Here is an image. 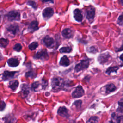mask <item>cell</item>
<instances>
[{"mask_svg":"<svg viewBox=\"0 0 123 123\" xmlns=\"http://www.w3.org/2000/svg\"><path fill=\"white\" fill-rule=\"evenodd\" d=\"M51 86L53 91H59L64 88V81L60 77H54L51 80Z\"/></svg>","mask_w":123,"mask_h":123,"instance_id":"6da1fadb","label":"cell"},{"mask_svg":"<svg viewBox=\"0 0 123 123\" xmlns=\"http://www.w3.org/2000/svg\"><path fill=\"white\" fill-rule=\"evenodd\" d=\"M89 64V61L88 59L83 60L80 63L77 64L75 67V71L78 72L88 68Z\"/></svg>","mask_w":123,"mask_h":123,"instance_id":"7a4b0ae2","label":"cell"},{"mask_svg":"<svg viewBox=\"0 0 123 123\" xmlns=\"http://www.w3.org/2000/svg\"><path fill=\"white\" fill-rule=\"evenodd\" d=\"M6 16L9 21H18L20 19V13L16 11H12L9 12Z\"/></svg>","mask_w":123,"mask_h":123,"instance_id":"3957f363","label":"cell"},{"mask_svg":"<svg viewBox=\"0 0 123 123\" xmlns=\"http://www.w3.org/2000/svg\"><path fill=\"white\" fill-rule=\"evenodd\" d=\"M35 59H40L42 60H47L49 59V56L45 49H43L37 51L34 56Z\"/></svg>","mask_w":123,"mask_h":123,"instance_id":"277c9868","label":"cell"},{"mask_svg":"<svg viewBox=\"0 0 123 123\" xmlns=\"http://www.w3.org/2000/svg\"><path fill=\"white\" fill-rule=\"evenodd\" d=\"M84 93L85 92L82 87L80 86H78L73 92L72 96L74 98H78L83 96Z\"/></svg>","mask_w":123,"mask_h":123,"instance_id":"5b68a950","label":"cell"},{"mask_svg":"<svg viewBox=\"0 0 123 123\" xmlns=\"http://www.w3.org/2000/svg\"><path fill=\"white\" fill-rule=\"evenodd\" d=\"M95 14V10L93 7H90L86 12V18L91 23L93 22Z\"/></svg>","mask_w":123,"mask_h":123,"instance_id":"8992f818","label":"cell"},{"mask_svg":"<svg viewBox=\"0 0 123 123\" xmlns=\"http://www.w3.org/2000/svg\"><path fill=\"white\" fill-rule=\"evenodd\" d=\"M110 57L111 56L108 53H103L99 55L98 58V60L100 63L104 64L108 61Z\"/></svg>","mask_w":123,"mask_h":123,"instance_id":"52a82bcc","label":"cell"},{"mask_svg":"<svg viewBox=\"0 0 123 123\" xmlns=\"http://www.w3.org/2000/svg\"><path fill=\"white\" fill-rule=\"evenodd\" d=\"M54 13V12L53 9L51 8L48 7L44 10L42 12V15L43 17L46 19H48L51 17Z\"/></svg>","mask_w":123,"mask_h":123,"instance_id":"ba28073f","label":"cell"},{"mask_svg":"<svg viewBox=\"0 0 123 123\" xmlns=\"http://www.w3.org/2000/svg\"><path fill=\"white\" fill-rule=\"evenodd\" d=\"M6 29L9 33L14 36L19 31V26L16 24H13L9 26Z\"/></svg>","mask_w":123,"mask_h":123,"instance_id":"9c48e42d","label":"cell"},{"mask_svg":"<svg viewBox=\"0 0 123 123\" xmlns=\"http://www.w3.org/2000/svg\"><path fill=\"white\" fill-rule=\"evenodd\" d=\"M43 41L45 46L48 48H51L54 45V39L52 37H49V36H46L44 38Z\"/></svg>","mask_w":123,"mask_h":123,"instance_id":"30bf717a","label":"cell"},{"mask_svg":"<svg viewBox=\"0 0 123 123\" xmlns=\"http://www.w3.org/2000/svg\"><path fill=\"white\" fill-rule=\"evenodd\" d=\"M57 113L59 115L65 118H68L69 116L68 109L64 106L60 107L58 110Z\"/></svg>","mask_w":123,"mask_h":123,"instance_id":"8fae6325","label":"cell"},{"mask_svg":"<svg viewBox=\"0 0 123 123\" xmlns=\"http://www.w3.org/2000/svg\"><path fill=\"white\" fill-rule=\"evenodd\" d=\"M16 73V72L5 71L2 74V79L3 80H8L10 79H12L14 77Z\"/></svg>","mask_w":123,"mask_h":123,"instance_id":"7c38bea8","label":"cell"},{"mask_svg":"<svg viewBox=\"0 0 123 123\" xmlns=\"http://www.w3.org/2000/svg\"><path fill=\"white\" fill-rule=\"evenodd\" d=\"M74 17L77 22H81L83 20V15L81 11L78 9L74 10Z\"/></svg>","mask_w":123,"mask_h":123,"instance_id":"4fadbf2b","label":"cell"},{"mask_svg":"<svg viewBox=\"0 0 123 123\" xmlns=\"http://www.w3.org/2000/svg\"><path fill=\"white\" fill-rule=\"evenodd\" d=\"M62 36L66 38H70L73 36V31L69 28H65L62 32Z\"/></svg>","mask_w":123,"mask_h":123,"instance_id":"5bb4252c","label":"cell"},{"mask_svg":"<svg viewBox=\"0 0 123 123\" xmlns=\"http://www.w3.org/2000/svg\"><path fill=\"white\" fill-rule=\"evenodd\" d=\"M29 86L28 85L23 84L21 88V94L22 97L24 98L27 96L29 93Z\"/></svg>","mask_w":123,"mask_h":123,"instance_id":"9a60e30c","label":"cell"},{"mask_svg":"<svg viewBox=\"0 0 123 123\" xmlns=\"http://www.w3.org/2000/svg\"><path fill=\"white\" fill-rule=\"evenodd\" d=\"M7 63L11 67H16L19 64V60L15 58H12L8 60Z\"/></svg>","mask_w":123,"mask_h":123,"instance_id":"2e32d148","label":"cell"},{"mask_svg":"<svg viewBox=\"0 0 123 123\" xmlns=\"http://www.w3.org/2000/svg\"><path fill=\"white\" fill-rule=\"evenodd\" d=\"M38 29V23L37 21H32L28 26V30L31 32H34Z\"/></svg>","mask_w":123,"mask_h":123,"instance_id":"e0dca14e","label":"cell"},{"mask_svg":"<svg viewBox=\"0 0 123 123\" xmlns=\"http://www.w3.org/2000/svg\"><path fill=\"white\" fill-rule=\"evenodd\" d=\"M105 92L106 94H109L111 92L114 91L116 90V86L113 84L107 85L105 87Z\"/></svg>","mask_w":123,"mask_h":123,"instance_id":"ac0fdd59","label":"cell"},{"mask_svg":"<svg viewBox=\"0 0 123 123\" xmlns=\"http://www.w3.org/2000/svg\"><path fill=\"white\" fill-rule=\"evenodd\" d=\"M70 62L69 59L66 56H63L60 60V65L63 66H68L69 65Z\"/></svg>","mask_w":123,"mask_h":123,"instance_id":"d6986e66","label":"cell"},{"mask_svg":"<svg viewBox=\"0 0 123 123\" xmlns=\"http://www.w3.org/2000/svg\"><path fill=\"white\" fill-rule=\"evenodd\" d=\"M19 85V82L17 80L10 81L9 83V87L12 90L14 91L16 89Z\"/></svg>","mask_w":123,"mask_h":123,"instance_id":"ffe728a7","label":"cell"},{"mask_svg":"<svg viewBox=\"0 0 123 123\" xmlns=\"http://www.w3.org/2000/svg\"><path fill=\"white\" fill-rule=\"evenodd\" d=\"M111 118L112 120H113L112 122L120 123L121 120L122 119V116H119L117 114H115V113H113L111 114Z\"/></svg>","mask_w":123,"mask_h":123,"instance_id":"44dd1931","label":"cell"},{"mask_svg":"<svg viewBox=\"0 0 123 123\" xmlns=\"http://www.w3.org/2000/svg\"><path fill=\"white\" fill-rule=\"evenodd\" d=\"M9 44V40L7 39L1 38H0V47L5 48Z\"/></svg>","mask_w":123,"mask_h":123,"instance_id":"7402d4cb","label":"cell"},{"mask_svg":"<svg viewBox=\"0 0 123 123\" xmlns=\"http://www.w3.org/2000/svg\"><path fill=\"white\" fill-rule=\"evenodd\" d=\"M72 50V49L71 47H64L60 49V52L61 53H70Z\"/></svg>","mask_w":123,"mask_h":123,"instance_id":"603a6c76","label":"cell"},{"mask_svg":"<svg viewBox=\"0 0 123 123\" xmlns=\"http://www.w3.org/2000/svg\"><path fill=\"white\" fill-rule=\"evenodd\" d=\"M119 67L117 66H113V67H110L107 69V70L106 71V73L108 74H110L112 72H117V71L118 70Z\"/></svg>","mask_w":123,"mask_h":123,"instance_id":"cb8c5ba5","label":"cell"},{"mask_svg":"<svg viewBox=\"0 0 123 123\" xmlns=\"http://www.w3.org/2000/svg\"><path fill=\"white\" fill-rule=\"evenodd\" d=\"M38 46V44L37 43V42H33L29 45L28 48L30 50H34L37 49Z\"/></svg>","mask_w":123,"mask_h":123,"instance_id":"d4e9b609","label":"cell"},{"mask_svg":"<svg viewBox=\"0 0 123 123\" xmlns=\"http://www.w3.org/2000/svg\"><path fill=\"white\" fill-rule=\"evenodd\" d=\"M25 76L26 77L34 78V77H35V76H36V74L34 72L30 71H29V72H27L26 73Z\"/></svg>","mask_w":123,"mask_h":123,"instance_id":"484cf974","label":"cell"},{"mask_svg":"<svg viewBox=\"0 0 123 123\" xmlns=\"http://www.w3.org/2000/svg\"><path fill=\"white\" fill-rule=\"evenodd\" d=\"M39 83L37 81L35 82H34L31 86V88L34 91H37V89L38 87L39 86Z\"/></svg>","mask_w":123,"mask_h":123,"instance_id":"4316f807","label":"cell"},{"mask_svg":"<svg viewBox=\"0 0 123 123\" xmlns=\"http://www.w3.org/2000/svg\"><path fill=\"white\" fill-rule=\"evenodd\" d=\"M98 119L96 116L91 117L87 121V123H98Z\"/></svg>","mask_w":123,"mask_h":123,"instance_id":"83f0119b","label":"cell"},{"mask_svg":"<svg viewBox=\"0 0 123 123\" xmlns=\"http://www.w3.org/2000/svg\"><path fill=\"white\" fill-rule=\"evenodd\" d=\"M22 48V47L21 45L19 43L16 44L13 47V49L17 51H20Z\"/></svg>","mask_w":123,"mask_h":123,"instance_id":"f1b7e54d","label":"cell"},{"mask_svg":"<svg viewBox=\"0 0 123 123\" xmlns=\"http://www.w3.org/2000/svg\"><path fill=\"white\" fill-rule=\"evenodd\" d=\"M27 4L28 5L32 6L33 8H34V9H37V4H36V3L34 1H33V0H29V1L27 2Z\"/></svg>","mask_w":123,"mask_h":123,"instance_id":"f546056e","label":"cell"},{"mask_svg":"<svg viewBox=\"0 0 123 123\" xmlns=\"http://www.w3.org/2000/svg\"><path fill=\"white\" fill-rule=\"evenodd\" d=\"M82 101L81 100H78L77 101H75L74 103V105L77 108H80L81 106V104H82Z\"/></svg>","mask_w":123,"mask_h":123,"instance_id":"4dcf8cb0","label":"cell"},{"mask_svg":"<svg viewBox=\"0 0 123 123\" xmlns=\"http://www.w3.org/2000/svg\"><path fill=\"white\" fill-rule=\"evenodd\" d=\"M6 106L5 103L3 101H0V111H3Z\"/></svg>","mask_w":123,"mask_h":123,"instance_id":"1f68e13d","label":"cell"},{"mask_svg":"<svg viewBox=\"0 0 123 123\" xmlns=\"http://www.w3.org/2000/svg\"><path fill=\"white\" fill-rule=\"evenodd\" d=\"M118 24L120 25H123V14H121L118 18Z\"/></svg>","mask_w":123,"mask_h":123,"instance_id":"d6a6232c","label":"cell"},{"mask_svg":"<svg viewBox=\"0 0 123 123\" xmlns=\"http://www.w3.org/2000/svg\"><path fill=\"white\" fill-rule=\"evenodd\" d=\"M42 88H45L48 85V82L46 80H42Z\"/></svg>","mask_w":123,"mask_h":123,"instance_id":"836d02e7","label":"cell"},{"mask_svg":"<svg viewBox=\"0 0 123 123\" xmlns=\"http://www.w3.org/2000/svg\"><path fill=\"white\" fill-rule=\"evenodd\" d=\"M41 1L43 2H49L50 3H54V0H41Z\"/></svg>","mask_w":123,"mask_h":123,"instance_id":"e575fe53","label":"cell"},{"mask_svg":"<svg viewBox=\"0 0 123 123\" xmlns=\"http://www.w3.org/2000/svg\"><path fill=\"white\" fill-rule=\"evenodd\" d=\"M118 103H119V105L120 106H123V100L122 99H121L119 102H118Z\"/></svg>","mask_w":123,"mask_h":123,"instance_id":"d590c367","label":"cell"},{"mask_svg":"<svg viewBox=\"0 0 123 123\" xmlns=\"http://www.w3.org/2000/svg\"><path fill=\"white\" fill-rule=\"evenodd\" d=\"M122 56H123V54H121V56H120V59L122 60V61H123V59H122Z\"/></svg>","mask_w":123,"mask_h":123,"instance_id":"8d00e7d4","label":"cell"},{"mask_svg":"<svg viewBox=\"0 0 123 123\" xmlns=\"http://www.w3.org/2000/svg\"><path fill=\"white\" fill-rule=\"evenodd\" d=\"M120 2L122 4H123V0H120Z\"/></svg>","mask_w":123,"mask_h":123,"instance_id":"74e56055","label":"cell"},{"mask_svg":"<svg viewBox=\"0 0 123 123\" xmlns=\"http://www.w3.org/2000/svg\"><path fill=\"white\" fill-rule=\"evenodd\" d=\"M0 21H1V18H0Z\"/></svg>","mask_w":123,"mask_h":123,"instance_id":"f35d334b","label":"cell"}]
</instances>
